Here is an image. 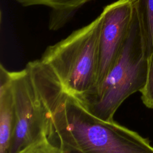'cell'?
<instances>
[{"instance_id": "obj_3", "label": "cell", "mask_w": 153, "mask_h": 153, "mask_svg": "<svg viewBox=\"0 0 153 153\" xmlns=\"http://www.w3.org/2000/svg\"><path fill=\"white\" fill-rule=\"evenodd\" d=\"M102 13L88 25L47 47L41 60L47 65L67 93L77 96L96 84Z\"/></svg>"}, {"instance_id": "obj_8", "label": "cell", "mask_w": 153, "mask_h": 153, "mask_svg": "<svg viewBox=\"0 0 153 153\" xmlns=\"http://www.w3.org/2000/svg\"><path fill=\"white\" fill-rule=\"evenodd\" d=\"M137 16L144 51L148 59L153 54V0H128Z\"/></svg>"}, {"instance_id": "obj_10", "label": "cell", "mask_w": 153, "mask_h": 153, "mask_svg": "<svg viewBox=\"0 0 153 153\" xmlns=\"http://www.w3.org/2000/svg\"><path fill=\"white\" fill-rule=\"evenodd\" d=\"M140 93L144 105L148 108L153 109V54L148 59L146 79Z\"/></svg>"}, {"instance_id": "obj_2", "label": "cell", "mask_w": 153, "mask_h": 153, "mask_svg": "<svg viewBox=\"0 0 153 153\" xmlns=\"http://www.w3.org/2000/svg\"><path fill=\"white\" fill-rule=\"evenodd\" d=\"M148 65L134 8L127 37L106 77L89 91L74 96L93 115L103 121H113L114 115L123 102L143 87Z\"/></svg>"}, {"instance_id": "obj_4", "label": "cell", "mask_w": 153, "mask_h": 153, "mask_svg": "<svg viewBox=\"0 0 153 153\" xmlns=\"http://www.w3.org/2000/svg\"><path fill=\"white\" fill-rule=\"evenodd\" d=\"M11 74L16 124L9 153H19L47 136L49 119L28 69L25 67Z\"/></svg>"}, {"instance_id": "obj_7", "label": "cell", "mask_w": 153, "mask_h": 153, "mask_svg": "<svg viewBox=\"0 0 153 153\" xmlns=\"http://www.w3.org/2000/svg\"><path fill=\"white\" fill-rule=\"evenodd\" d=\"M24 7L41 5L51 8L49 29L55 30L63 26L75 13L91 0H16Z\"/></svg>"}, {"instance_id": "obj_5", "label": "cell", "mask_w": 153, "mask_h": 153, "mask_svg": "<svg viewBox=\"0 0 153 153\" xmlns=\"http://www.w3.org/2000/svg\"><path fill=\"white\" fill-rule=\"evenodd\" d=\"M133 11V4L128 0H118L103 8L97 78L94 87L104 79L117 58L128 34Z\"/></svg>"}, {"instance_id": "obj_1", "label": "cell", "mask_w": 153, "mask_h": 153, "mask_svg": "<svg viewBox=\"0 0 153 153\" xmlns=\"http://www.w3.org/2000/svg\"><path fill=\"white\" fill-rule=\"evenodd\" d=\"M47 111L48 139L68 153H153L149 140L89 113L40 59L26 65Z\"/></svg>"}, {"instance_id": "obj_9", "label": "cell", "mask_w": 153, "mask_h": 153, "mask_svg": "<svg viewBox=\"0 0 153 153\" xmlns=\"http://www.w3.org/2000/svg\"><path fill=\"white\" fill-rule=\"evenodd\" d=\"M19 153H67L60 146L53 144L44 136L29 145Z\"/></svg>"}, {"instance_id": "obj_6", "label": "cell", "mask_w": 153, "mask_h": 153, "mask_svg": "<svg viewBox=\"0 0 153 153\" xmlns=\"http://www.w3.org/2000/svg\"><path fill=\"white\" fill-rule=\"evenodd\" d=\"M16 124L11 71L0 65V153H9Z\"/></svg>"}]
</instances>
